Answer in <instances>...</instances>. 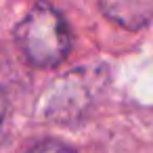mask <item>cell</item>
Wrapping results in <instances>:
<instances>
[{
  "label": "cell",
  "mask_w": 153,
  "mask_h": 153,
  "mask_svg": "<svg viewBox=\"0 0 153 153\" xmlns=\"http://www.w3.org/2000/svg\"><path fill=\"white\" fill-rule=\"evenodd\" d=\"M105 86V69L78 67L51 84L42 97V113L57 124L80 120Z\"/></svg>",
  "instance_id": "7a4b0ae2"
},
{
  "label": "cell",
  "mask_w": 153,
  "mask_h": 153,
  "mask_svg": "<svg viewBox=\"0 0 153 153\" xmlns=\"http://www.w3.org/2000/svg\"><path fill=\"white\" fill-rule=\"evenodd\" d=\"M15 38L36 67H57L71 48V34L65 17L51 4L38 2L15 27Z\"/></svg>",
  "instance_id": "6da1fadb"
},
{
  "label": "cell",
  "mask_w": 153,
  "mask_h": 153,
  "mask_svg": "<svg viewBox=\"0 0 153 153\" xmlns=\"http://www.w3.org/2000/svg\"><path fill=\"white\" fill-rule=\"evenodd\" d=\"M25 153H76V151L59 140H42V143L34 145L32 149H27Z\"/></svg>",
  "instance_id": "277c9868"
},
{
  "label": "cell",
  "mask_w": 153,
  "mask_h": 153,
  "mask_svg": "<svg viewBox=\"0 0 153 153\" xmlns=\"http://www.w3.org/2000/svg\"><path fill=\"white\" fill-rule=\"evenodd\" d=\"M7 122H9V103L2 90H0V143H2L4 132H7Z\"/></svg>",
  "instance_id": "5b68a950"
},
{
  "label": "cell",
  "mask_w": 153,
  "mask_h": 153,
  "mask_svg": "<svg viewBox=\"0 0 153 153\" xmlns=\"http://www.w3.org/2000/svg\"><path fill=\"white\" fill-rule=\"evenodd\" d=\"M99 7L109 21L130 32L153 23V0H99Z\"/></svg>",
  "instance_id": "3957f363"
}]
</instances>
